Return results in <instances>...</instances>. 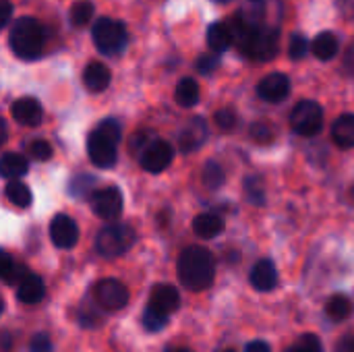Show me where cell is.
I'll return each instance as SVG.
<instances>
[{"instance_id":"obj_6","label":"cell","mask_w":354,"mask_h":352,"mask_svg":"<svg viewBox=\"0 0 354 352\" xmlns=\"http://www.w3.org/2000/svg\"><path fill=\"white\" fill-rule=\"evenodd\" d=\"M290 127L301 137H315L324 129V110L313 100H303L290 114Z\"/></svg>"},{"instance_id":"obj_34","label":"cell","mask_w":354,"mask_h":352,"mask_svg":"<svg viewBox=\"0 0 354 352\" xmlns=\"http://www.w3.org/2000/svg\"><path fill=\"white\" fill-rule=\"evenodd\" d=\"M307 50H309L307 37L303 33H292L290 35V44H288V56L292 60H301V58H305Z\"/></svg>"},{"instance_id":"obj_18","label":"cell","mask_w":354,"mask_h":352,"mask_svg":"<svg viewBox=\"0 0 354 352\" xmlns=\"http://www.w3.org/2000/svg\"><path fill=\"white\" fill-rule=\"evenodd\" d=\"M226 222L218 214H199L193 220V232L201 239H216L224 232Z\"/></svg>"},{"instance_id":"obj_10","label":"cell","mask_w":354,"mask_h":352,"mask_svg":"<svg viewBox=\"0 0 354 352\" xmlns=\"http://www.w3.org/2000/svg\"><path fill=\"white\" fill-rule=\"evenodd\" d=\"M50 239L58 249H73L79 243V226L66 214H56L50 222Z\"/></svg>"},{"instance_id":"obj_35","label":"cell","mask_w":354,"mask_h":352,"mask_svg":"<svg viewBox=\"0 0 354 352\" xmlns=\"http://www.w3.org/2000/svg\"><path fill=\"white\" fill-rule=\"evenodd\" d=\"M52 145L44 139H35L33 143H29V156L37 162H48L52 158Z\"/></svg>"},{"instance_id":"obj_16","label":"cell","mask_w":354,"mask_h":352,"mask_svg":"<svg viewBox=\"0 0 354 352\" xmlns=\"http://www.w3.org/2000/svg\"><path fill=\"white\" fill-rule=\"evenodd\" d=\"M46 297V284L37 274H27L17 288V299L25 305H35Z\"/></svg>"},{"instance_id":"obj_44","label":"cell","mask_w":354,"mask_h":352,"mask_svg":"<svg viewBox=\"0 0 354 352\" xmlns=\"http://www.w3.org/2000/svg\"><path fill=\"white\" fill-rule=\"evenodd\" d=\"M164 352H193V351H189V349H174V346H172V349H166Z\"/></svg>"},{"instance_id":"obj_27","label":"cell","mask_w":354,"mask_h":352,"mask_svg":"<svg viewBox=\"0 0 354 352\" xmlns=\"http://www.w3.org/2000/svg\"><path fill=\"white\" fill-rule=\"evenodd\" d=\"M245 23L253 25V27H263V19H266V2L263 0H247L243 4V10L239 15Z\"/></svg>"},{"instance_id":"obj_20","label":"cell","mask_w":354,"mask_h":352,"mask_svg":"<svg viewBox=\"0 0 354 352\" xmlns=\"http://www.w3.org/2000/svg\"><path fill=\"white\" fill-rule=\"evenodd\" d=\"M29 172V162L25 156L17 154V151H6L2 156L0 162V174L8 180H19L21 176H25Z\"/></svg>"},{"instance_id":"obj_8","label":"cell","mask_w":354,"mask_h":352,"mask_svg":"<svg viewBox=\"0 0 354 352\" xmlns=\"http://www.w3.org/2000/svg\"><path fill=\"white\" fill-rule=\"evenodd\" d=\"M172 160H174V149H172V145H170L168 141H164V139L151 141V143L143 149V154H141V158H139L141 168L147 170L149 174H160V172H164V170L172 164Z\"/></svg>"},{"instance_id":"obj_23","label":"cell","mask_w":354,"mask_h":352,"mask_svg":"<svg viewBox=\"0 0 354 352\" xmlns=\"http://www.w3.org/2000/svg\"><path fill=\"white\" fill-rule=\"evenodd\" d=\"M311 50H313V54H315L319 60H332V58L338 54V37H336L332 31H322V33L313 39Z\"/></svg>"},{"instance_id":"obj_21","label":"cell","mask_w":354,"mask_h":352,"mask_svg":"<svg viewBox=\"0 0 354 352\" xmlns=\"http://www.w3.org/2000/svg\"><path fill=\"white\" fill-rule=\"evenodd\" d=\"M207 44L212 48V52H226L232 44H234V37H232V31L224 25V23H212L207 27Z\"/></svg>"},{"instance_id":"obj_33","label":"cell","mask_w":354,"mask_h":352,"mask_svg":"<svg viewBox=\"0 0 354 352\" xmlns=\"http://www.w3.org/2000/svg\"><path fill=\"white\" fill-rule=\"evenodd\" d=\"M286 352H324V346L315 334H303Z\"/></svg>"},{"instance_id":"obj_30","label":"cell","mask_w":354,"mask_h":352,"mask_svg":"<svg viewBox=\"0 0 354 352\" xmlns=\"http://www.w3.org/2000/svg\"><path fill=\"white\" fill-rule=\"evenodd\" d=\"M166 326H168V315L147 303V307L143 311V328L147 332H160Z\"/></svg>"},{"instance_id":"obj_2","label":"cell","mask_w":354,"mask_h":352,"mask_svg":"<svg viewBox=\"0 0 354 352\" xmlns=\"http://www.w3.org/2000/svg\"><path fill=\"white\" fill-rule=\"evenodd\" d=\"M120 124L114 118L102 120L87 137V154L95 168H112L118 160Z\"/></svg>"},{"instance_id":"obj_29","label":"cell","mask_w":354,"mask_h":352,"mask_svg":"<svg viewBox=\"0 0 354 352\" xmlns=\"http://www.w3.org/2000/svg\"><path fill=\"white\" fill-rule=\"evenodd\" d=\"M0 272H2L4 284H15V282L19 284L29 274V272L23 270V266H17L15 259L8 253H2V268H0Z\"/></svg>"},{"instance_id":"obj_40","label":"cell","mask_w":354,"mask_h":352,"mask_svg":"<svg viewBox=\"0 0 354 352\" xmlns=\"http://www.w3.org/2000/svg\"><path fill=\"white\" fill-rule=\"evenodd\" d=\"M338 8L344 19H354V0H338Z\"/></svg>"},{"instance_id":"obj_14","label":"cell","mask_w":354,"mask_h":352,"mask_svg":"<svg viewBox=\"0 0 354 352\" xmlns=\"http://www.w3.org/2000/svg\"><path fill=\"white\" fill-rule=\"evenodd\" d=\"M251 284L259 293H270L278 286V270L272 259H261L251 270Z\"/></svg>"},{"instance_id":"obj_13","label":"cell","mask_w":354,"mask_h":352,"mask_svg":"<svg viewBox=\"0 0 354 352\" xmlns=\"http://www.w3.org/2000/svg\"><path fill=\"white\" fill-rule=\"evenodd\" d=\"M10 116L23 127H39L44 118L41 104L35 98H19L10 106Z\"/></svg>"},{"instance_id":"obj_43","label":"cell","mask_w":354,"mask_h":352,"mask_svg":"<svg viewBox=\"0 0 354 352\" xmlns=\"http://www.w3.org/2000/svg\"><path fill=\"white\" fill-rule=\"evenodd\" d=\"M336 351L338 352H354V336H344V338L338 342Z\"/></svg>"},{"instance_id":"obj_25","label":"cell","mask_w":354,"mask_h":352,"mask_svg":"<svg viewBox=\"0 0 354 352\" xmlns=\"http://www.w3.org/2000/svg\"><path fill=\"white\" fill-rule=\"evenodd\" d=\"M95 185H97L95 176H91V174H77L68 183V195L75 197V199H85V197L91 199V195L97 191Z\"/></svg>"},{"instance_id":"obj_32","label":"cell","mask_w":354,"mask_h":352,"mask_svg":"<svg viewBox=\"0 0 354 352\" xmlns=\"http://www.w3.org/2000/svg\"><path fill=\"white\" fill-rule=\"evenodd\" d=\"M245 193L249 197L251 203L255 205H263L266 203V187H263V178L261 176H247L245 178Z\"/></svg>"},{"instance_id":"obj_11","label":"cell","mask_w":354,"mask_h":352,"mask_svg":"<svg viewBox=\"0 0 354 352\" xmlns=\"http://www.w3.org/2000/svg\"><path fill=\"white\" fill-rule=\"evenodd\" d=\"M207 135H209V129H207V122L201 118V116H193L180 131L178 135V147L183 154H193L197 151L205 141H207Z\"/></svg>"},{"instance_id":"obj_24","label":"cell","mask_w":354,"mask_h":352,"mask_svg":"<svg viewBox=\"0 0 354 352\" xmlns=\"http://www.w3.org/2000/svg\"><path fill=\"white\" fill-rule=\"evenodd\" d=\"M176 104L183 108H193L199 102V85L193 77H185L178 81L176 91H174Z\"/></svg>"},{"instance_id":"obj_36","label":"cell","mask_w":354,"mask_h":352,"mask_svg":"<svg viewBox=\"0 0 354 352\" xmlns=\"http://www.w3.org/2000/svg\"><path fill=\"white\" fill-rule=\"evenodd\" d=\"M197 71L201 73V75H212L218 66H220V58L216 56V52H212V54H201L199 58H197Z\"/></svg>"},{"instance_id":"obj_46","label":"cell","mask_w":354,"mask_h":352,"mask_svg":"<svg viewBox=\"0 0 354 352\" xmlns=\"http://www.w3.org/2000/svg\"><path fill=\"white\" fill-rule=\"evenodd\" d=\"M212 2H216V4H228L230 0H212Z\"/></svg>"},{"instance_id":"obj_4","label":"cell","mask_w":354,"mask_h":352,"mask_svg":"<svg viewBox=\"0 0 354 352\" xmlns=\"http://www.w3.org/2000/svg\"><path fill=\"white\" fill-rule=\"evenodd\" d=\"M91 37H93L97 52L104 56H118L129 44V33L124 25L110 17H102L93 23Z\"/></svg>"},{"instance_id":"obj_41","label":"cell","mask_w":354,"mask_h":352,"mask_svg":"<svg viewBox=\"0 0 354 352\" xmlns=\"http://www.w3.org/2000/svg\"><path fill=\"white\" fill-rule=\"evenodd\" d=\"M245 352H270V344L263 340H253L245 346Z\"/></svg>"},{"instance_id":"obj_19","label":"cell","mask_w":354,"mask_h":352,"mask_svg":"<svg viewBox=\"0 0 354 352\" xmlns=\"http://www.w3.org/2000/svg\"><path fill=\"white\" fill-rule=\"evenodd\" d=\"M332 139L338 147H354V114H342L332 124Z\"/></svg>"},{"instance_id":"obj_17","label":"cell","mask_w":354,"mask_h":352,"mask_svg":"<svg viewBox=\"0 0 354 352\" xmlns=\"http://www.w3.org/2000/svg\"><path fill=\"white\" fill-rule=\"evenodd\" d=\"M112 81V73L104 62H89L83 71V83L89 91L100 93L104 91Z\"/></svg>"},{"instance_id":"obj_45","label":"cell","mask_w":354,"mask_h":352,"mask_svg":"<svg viewBox=\"0 0 354 352\" xmlns=\"http://www.w3.org/2000/svg\"><path fill=\"white\" fill-rule=\"evenodd\" d=\"M4 351H8V334H4Z\"/></svg>"},{"instance_id":"obj_3","label":"cell","mask_w":354,"mask_h":352,"mask_svg":"<svg viewBox=\"0 0 354 352\" xmlns=\"http://www.w3.org/2000/svg\"><path fill=\"white\" fill-rule=\"evenodd\" d=\"M46 33L37 19L19 17L8 29V46L12 54L21 60H35L44 52Z\"/></svg>"},{"instance_id":"obj_7","label":"cell","mask_w":354,"mask_h":352,"mask_svg":"<svg viewBox=\"0 0 354 352\" xmlns=\"http://www.w3.org/2000/svg\"><path fill=\"white\" fill-rule=\"evenodd\" d=\"M93 297L95 303L106 309V311H120L129 303V290L120 280L114 278H104L93 286Z\"/></svg>"},{"instance_id":"obj_31","label":"cell","mask_w":354,"mask_h":352,"mask_svg":"<svg viewBox=\"0 0 354 352\" xmlns=\"http://www.w3.org/2000/svg\"><path fill=\"white\" fill-rule=\"evenodd\" d=\"M93 17V4L89 0H81V2H75L71 6V12H68V19L75 27H83L89 23V19Z\"/></svg>"},{"instance_id":"obj_5","label":"cell","mask_w":354,"mask_h":352,"mask_svg":"<svg viewBox=\"0 0 354 352\" xmlns=\"http://www.w3.org/2000/svg\"><path fill=\"white\" fill-rule=\"evenodd\" d=\"M135 230L129 224L114 222L95 234V251L102 257H118L135 245Z\"/></svg>"},{"instance_id":"obj_42","label":"cell","mask_w":354,"mask_h":352,"mask_svg":"<svg viewBox=\"0 0 354 352\" xmlns=\"http://www.w3.org/2000/svg\"><path fill=\"white\" fill-rule=\"evenodd\" d=\"M12 15V4L8 0H2V19H0V27H6L8 25V19Z\"/></svg>"},{"instance_id":"obj_28","label":"cell","mask_w":354,"mask_h":352,"mask_svg":"<svg viewBox=\"0 0 354 352\" xmlns=\"http://www.w3.org/2000/svg\"><path fill=\"white\" fill-rule=\"evenodd\" d=\"M201 180H203V185L209 189V191H216V189H220L222 185H224V180H226V174H224V170H222V166L220 164H216V162H205V168H203V172H201Z\"/></svg>"},{"instance_id":"obj_9","label":"cell","mask_w":354,"mask_h":352,"mask_svg":"<svg viewBox=\"0 0 354 352\" xmlns=\"http://www.w3.org/2000/svg\"><path fill=\"white\" fill-rule=\"evenodd\" d=\"M91 212L104 220H116L122 214V193L116 187H102L97 189L91 199Z\"/></svg>"},{"instance_id":"obj_26","label":"cell","mask_w":354,"mask_h":352,"mask_svg":"<svg viewBox=\"0 0 354 352\" xmlns=\"http://www.w3.org/2000/svg\"><path fill=\"white\" fill-rule=\"evenodd\" d=\"M4 195H6V199H8L12 205H17V207H21V210L29 207L31 201H33V195H31L29 187L23 185L21 180H8V185H6V189H4Z\"/></svg>"},{"instance_id":"obj_37","label":"cell","mask_w":354,"mask_h":352,"mask_svg":"<svg viewBox=\"0 0 354 352\" xmlns=\"http://www.w3.org/2000/svg\"><path fill=\"white\" fill-rule=\"evenodd\" d=\"M214 120H216V124H218L222 131H232V129L236 127V114H234L230 108L218 110L216 116H214Z\"/></svg>"},{"instance_id":"obj_39","label":"cell","mask_w":354,"mask_h":352,"mask_svg":"<svg viewBox=\"0 0 354 352\" xmlns=\"http://www.w3.org/2000/svg\"><path fill=\"white\" fill-rule=\"evenodd\" d=\"M251 137L259 143H270L272 141V129L263 122H255L251 127Z\"/></svg>"},{"instance_id":"obj_47","label":"cell","mask_w":354,"mask_h":352,"mask_svg":"<svg viewBox=\"0 0 354 352\" xmlns=\"http://www.w3.org/2000/svg\"><path fill=\"white\" fill-rule=\"evenodd\" d=\"M224 352H236V351H234V349H226V351H224Z\"/></svg>"},{"instance_id":"obj_12","label":"cell","mask_w":354,"mask_h":352,"mask_svg":"<svg viewBox=\"0 0 354 352\" xmlns=\"http://www.w3.org/2000/svg\"><path fill=\"white\" fill-rule=\"evenodd\" d=\"M288 93H290V79L284 73H270L257 85V95L270 104L284 102Z\"/></svg>"},{"instance_id":"obj_15","label":"cell","mask_w":354,"mask_h":352,"mask_svg":"<svg viewBox=\"0 0 354 352\" xmlns=\"http://www.w3.org/2000/svg\"><path fill=\"white\" fill-rule=\"evenodd\" d=\"M149 305H153L162 313L170 315V313H174L180 307V293L174 286H170V284H158L151 290Z\"/></svg>"},{"instance_id":"obj_38","label":"cell","mask_w":354,"mask_h":352,"mask_svg":"<svg viewBox=\"0 0 354 352\" xmlns=\"http://www.w3.org/2000/svg\"><path fill=\"white\" fill-rule=\"evenodd\" d=\"M29 352H52V340L48 334H35L29 342Z\"/></svg>"},{"instance_id":"obj_22","label":"cell","mask_w":354,"mask_h":352,"mask_svg":"<svg viewBox=\"0 0 354 352\" xmlns=\"http://www.w3.org/2000/svg\"><path fill=\"white\" fill-rule=\"evenodd\" d=\"M354 305L346 295H334L326 303V315L332 322H344L353 315Z\"/></svg>"},{"instance_id":"obj_1","label":"cell","mask_w":354,"mask_h":352,"mask_svg":"<svg viewBox=\"0 0 354 352\" xmlns=\"http://www.w3.org/2000/svg\"><path fill=\"white\" fill-rule=\"evenodd\" d=\"M176 274L185 288L197 293L212 286L216 278V261L214 255L205 247H187L176 261Z\"/></svg>"}]
</instances>
